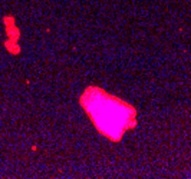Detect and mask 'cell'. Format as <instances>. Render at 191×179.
I'll return each instance as SVG.
<instances>
[{
	"instance_id": "1",
	"label": "cell",
	"mask_w": 191,
	"mask_h": 179,
	"mask_svg": "<svg viewBox=\"0 0 191 179\" xmlns=\"http://www.w3.org/2000/svg\"><path fill=\"white\" fill-rule=\"evenodd\" d=\"M81 103L101 133L109 139L118 141L128 127L135 126V109L122 100L105 93L101 89L89 87L83 93Z\"/></svg>"
}]
</instances>
